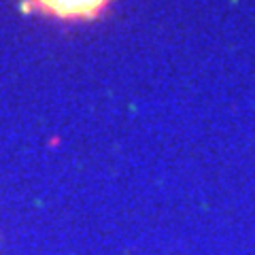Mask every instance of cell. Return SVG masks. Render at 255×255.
Listing matches in <instances>:
<instances>
[{"label": "cell", "mask_w": 255, "mask_h": 255, "mask_svg": "<svg viewBox=\"0 0 255 255\" xmlns=\"http://www.w3.org/2000/svg\"><path fill=\"white\" fill-rule=\"evenodd\" d=\"M34 2L58 15H83L98 9L102 0H34Z\"/></svg>", "instance_id": "cell-1"}]
</instances>
